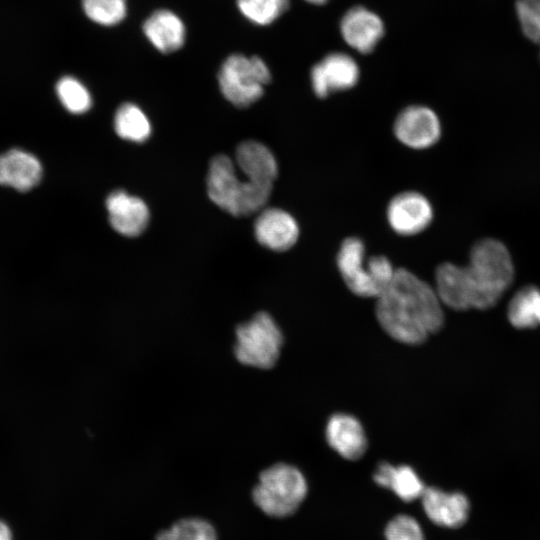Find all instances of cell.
I'll use <instances>...</instances> for the list:
<instances>
[{
	"label": "cell",
	"mask_w": 540,
	"mask_h": 540,
	"mask_svg": "<svg viewBox=\"0 0 540 540\" xmlns=\"http://www.w3.org/2000/svg\"><path fill=\"white\" fill-rule=\"evenodd\" d=\"M514 266L506 246L491 238L474 244L466 266L445 262L435 271V289L443 305L457 311L495 306L511 286Z\"/></svg>",
	"instance_id": "1"
},
{
	"label": "cell",
	"mask_w": 540,
	"mask_h": 540,
	"mask_svg": "<svg viewBox=\"0 0 540 540\" xmlns=\"http://www.w3.org/2000/svg\"><path fill=\"white\" fill-rule=\"evenodd\" d=\"M376 301L380 326L397 342L422 344L443 326V304L435 287L405 268H396Z\"/></svg>",
	"instance_id": "2"
},
{
	"label": "cell",
	"mask_w": 540,
	"mask_h": 540,
	"mask_svg": "<svg viewBox=\"0 0 540 540\" xmlns=\"http://www.w3.org/2000/svg\"><path fill=\"white\" fill-rule=\"evenodd\" d=\"M207 188L213 203L238 217L260 211L267 203L273 185L240 180L232 160L226 155H217L209 165Z\"/></svg>",
	"instance_id": "3"
},
{
	"label": "cell",
	"mask_w": 540,
	"mask_h": 540,
	"mask_svg": "<svg viewBox=\"0 0 540 540\" xmlns=\"http://www.w3.org/2000/svg\"><path fill=\"white\" fill-rule=\"evenodd\" d=\"M337 267L348 289L359 297L377 298L391 282L396 268L385 256L365 259L361 239L343 240L337 254Z\"/></svg>",
	"instance_id": "4"
},
{
	"label": "cell",
	"mask_w": 540,
	"mask_h": 540,
	"mask_svg": "<svg viewBox=\"0 0 540 540\" xmlns=\"http://www.w3.org/2000/svg\"><path fill=\"white\" fill-rule=\"evenodd\" d=\"M307 491L306 479L298 468L277 463L260 473L252 498L262 512L281 518L296 512Z\"/></svg>",
	"instance_id": "5"
},
{
	"label": "cell",
	"mask_w": 540,
	"mask_h": 540,
	"mask_svg": "<svg viewBox=\"0 0 540 540\" xmlns=\"http://www.w3.org/2000/svg\"><path fill=\"white\" fill-rule=\"evenodd\" d=\"M217 78L222 95L233 105L244 108L262 97L271 81V71L257 55L233 53L222 62Z\"/></svg>",
	"instance_id": "6"
},
{
	"label": "cell",
	"mask_w": 540,
	"mask_h": 540,
	"mask_svg": "<svg viewBox=\"0 0 540 540\" xmlns=\"http://www.w3.org/2000/svg\"><path fill=\"white\" fill-rule=\"evenodd\" d=\"M283 334L273 317L259 312L235 330L234 355L243 365L270 369L279 359Z\"/></svg>",
	"instance_id": "7"
},
{
	"label": "cell",
	"mask_w": 540,
	"mask_h": 540,
	"mask_svg": "<svg viewBox=\"0 0 540 540\" xmlns=\"http://www.w3.org/2000/svg\"><path fill=\"white\" fill-rule=\"evenodd\" d=\"M359 77L360 69L356 60L344 52L327 54L310 72L313 92L319 98L354 87Z\"/></svg>",
	"instance_id": "8"
},
{
	"label": "cell",
	"mask_w": 540,
	"mask_h": 540,
	"mask_svg": "<svg viewBox=\"0 0 540 540\" xmlns=\"http://www.w3.org/2000/svg\"><path fill=\"white\" fill-rule=\"evenodd\" d=\"M393 130L396 138L412 149L429 148L441 136L438 116L432 109L423 105L404 108L396 117Z\"/></svg>",
	"instance_id": "9"
},
{
	"label": "cell",
	"mask_w": 540,
	"mask_h": 540,
	"mask_svg": "<svg viewBox=\"0 0 540 540\" xmlns=\"http://www.w3.org/2000/svg\"><path fill=\"white\" fill-rule=\"evenodd\" d=\"M433 219L429 200L419 192L405 191L394 196L387 207L390 227L403 236L424 231Z\"/></svg>",
	"instance_id": "10"
},
{
	"label": "cell",
	"mask_w": 540,
	"mask_h": 540,
	"mask_svg": "<svg viewBox=\"0 0 540 540\" xmlns=\"http://www.w3.org/2000/svg\"><path fill=\"white\" fill-rule=\"evenodd\" d=\"M339 28L346 44L362 54L372 52L385 33L379 15L363 6L350 8L342 16Z\"/></svg>",
	"instance_id": "11"
},
{
	"label": "cell",
	"mask_w": 540,
	"mask_h": 540,
	"mask_svg": "<svg viewBox=\"0 0 540 540\" xmlns=\"http://www.w3.org/2000/svg\"><path fill=\"white\" fill-rule=\"evenodd\" d=\"M420 498L426 516L438 526L458 528L468 518L470 504L468 498L460 492L425 487Z\"/></svg>",
	"instance_id": "12"
},
{
	"label": "cell",
	"mask_w": 540,
	"mask_h": 540,
	"mask_svg": "<svg viewBox=\"0 0 540 540\" xmlns=\"http://www.w3.org/2000/svg\"><path fill=\"white\" fill-rule=\"evenodd\" d=\"M106 209L111 227L127 237L141 234L149 221L146 203L122 190L110 193L106 199Z\"/></svg>",
	"instance_id": "13"
},
{
	"label": "cell",
	"mask_w": 540,
	"mask_h": 540,
	"mask_svg": "<svg viewBox=\"0 0 540 540\" xmlns=\"http://www.w3.org/2000/svg\"><path fill=\"white\" fill-rule=\"evenodd\" d=\"M255 236L264 247L282 252L290 249L298 240L297 221L279 208L263 210L255 221Z\"/></svg>",
	"instance_id": "14"
},
{
	"label": "cell",
	"mask_w": 540,
	"mask_h": 540,
	"mask_svg": "<svg viewBox=\"0 0 540 540\" xmlns=\"http://www.w3.org/2000/svg\"><path fill=\"white\" fill-rule=\"evenodd\" d=\"M329 446L347 460L360 459L367 450V437L360 421L353 415H332L325 429Z\"/></svg>",
	"instance_id": "15"
},
{
	"label": "cell",
	"mask_w": 540,
	"mask_h": 540,
	"mask_svg": "<svg viewBox=\"0 0 540 540\" xmlns=\"http://www.w3.org/2000/svg\"><path fill=\"white\" fill-rule=\"evenodd\" d=\"M142 31L150 44L163 54L181 49L187 35L184 21L169 9L152 12L143 22Z\"/></svg>",
	"instance_id": "16"
},
{
	"label": "cell",
	"mask_w": 540,
	"mask_h": 540,
	"mask_svg": "<svg viewBox=\"0 0 540 540\" xmlns=\"http://www.w3.org/2000/svg\"><path fill=\"white\" fill-rule=\"evenodd\" d=\"M39 160L24 150L11 149L0 155V184L25 192L41 180Z\"/></svg>",
	"instance_id": "17"
},
{
	"label": "cell",
	"mask_w": 540,
	"mask_h": 540,
	"mask_svg": "<svg viewBox=\"0 0 540 540\" xmlns=\"http://www.w3.org/2000/svg\"><path fill=\"white\" fill-rule=\"evenodd\" d=\"M236 163L247 180L273 185L278 166L273 153L259 142L248 140L238 145Z\"/></svg>",
	"instance_id": "18"
},
{
	"label": "cell",
	"mask_w": 540,
	"mask_h": 540,
	"mask_svg": "<svg viewBox=\"0 0 540 540\" xmlns=\"http://www.w3.org/2000/svg\"><path fill=\"white\" fill-rule=\"evenodd\" d=\"M373 480L377 485L393 491L404 502L420 498L425 489L418 474L408 465L394 466L382 462L377 466Z\"/></svg>",
	"instance_id": "19"
},
{
	"label": "cell",
	"mask_w": 540,
	"mask_h": 540,
	"mask_svg": "<svg viewBox=\"0 0 540 540\" xmlns=\"http://www.w3.org/2000/svg\"><path fill=\"white\" fill-rule=\"evenodd\" d=\"M507 317L517 329L540 326V289L526 286L518 290L508 304Z\"/></svg>",
	"instance_id": "20"
},
{
	"label": "cell",
	"mask_w": 540,
	"mask_h": 540,
	"mask_svg": "<svg viewBox=\"0 0 540 540\" xmlns=\"http://www.w3.org/2000/svg\"><path fill=\"white\" fill-rule=\"evenodd\" d=\"M114 129L117 135L132 142H143L151 134L146 114L133 103H124L116 111Z\"/></svg>",
	"instance_id": "21"
},
{
	"label": "cell",
	"mask_w": 540,
	"mask_h": 540,
	"mask_svg": "<svg viewBox=\"0 0 540 540\" xmlns=\"http://www.w3.org/2000/svg\"><path fill=\"white\" fill-rule=\"evenodd\" d=\"M236 6L250 23L267 26L289 9L290 0H236Z\"/></svg>",
	"instance_id": "22"
},
{
	"label": "cell",
	"mask_w": 540,
	"mask_h": 540,
	"mask_svg": "<svg viewBox=\"0 0 540 540\" xmlns=\"http://www.w3.org/2000/svg\"><path fill=\"white\" fill-rule=\"evenodd\" d=\"M155 540H217V534L208 521L185 518L161 531Z\"/></svg>",
	"instance_id": "23"
},
{
	"label": "cell",
	"mask_w": 540,
	"mask_h": 540,
	"mask_svg": "<svg viewBox=\"0 0 540 540\" xmlns=\"http://www.w3.org/2000/svg\"><path fill=\"white\" fill-rule=\"evenodd\" d=\"M85 15L102 26H115L127 16V0H82Z\"/></svg>",
	"instance_id": "24"
},
{
	"label": "cell",
	"mask_w": 540,
	"mask_h": 540,
	"mask_svg": "<svg viewBox=\"0 0 540 540\" xmlns=\"http://www.w3.org/2000/svg\"><path fill=\"white\" fill-rule=\"evenodd\" d=\"M56 92L61 104L70 113H85L92 105L88 89L72 76L62 77L56 84Z\"/></svg>",
	"instance_id": "25"
},
{
	"label": "cell",
	"mask_w": 540,
	"mask_h": 540,
	"mask_svg": "<svg viewBox=\"0 0 540 540\" xmlns=\"http://www.w3.org/2000/svg\"><path fill=\"white\" fill-rule=\"evenodd\" d=\"M515 11L522 34L540 45V0H517Z\"/></svg>",
	"instance_id": "26"
},
{
	"label": "cell",
	"mask_w": 540,
	"mask_h": 540,
	"mask_svg": "<svg viewBox=\"0 0 540 540\" xmlns=\"http://www.w3.org/2000/svg\"><path fill=\"white\" fill-rule=\"evenodd\" d=\"M386 540H425L418 521L405 514L390 520L385 529Z\"/></svg>",
	"instance_id": "27"
},
{
	"label": "cell",
	"mask_w": 540,
	"mask_h": 540,
	"mask_svg": "<svg viewBox=\"0 0 540 540\" xmlns=\"http://www.w3.org/2000/svg\"><path fill=\"white\" fill-rule=\"evenodd\" d=\"M0 540H12V534L9 527L0 520Z\"/></svg>",
	"instance_id": "28"
},
{
	"label": "cell",
	"mask_w": 540,
	"mask_h": 540,
	"mask_svg": "<svg viewBox=\"0 0 540 540\" xmlns=\"http://www.w3.org/2000/svg\"><path fill=\"white\" fill-rule=\"evenodd\" d=\"M305 1L313 5H322L328 2L329 0H305Z\"/></svg>",
	"instance_id": "29"
}]
</instances>
